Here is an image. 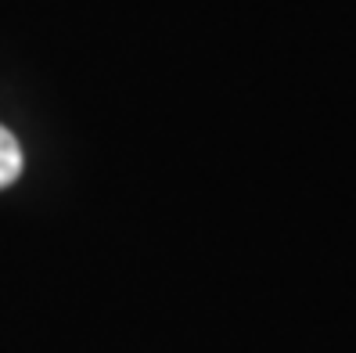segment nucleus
<instances>
[{"label":"nucleus","instance_id":"obj_1","mask_svg":"<svg viewBox=\"0 0 356 353\" xmlns=\"http://www.w3.org/2000/svg\"><path fill=\"white\" fill-rule=\"evenodd\" d=\"M18 173H22V148H18V141H15L11 130L0 127V188L15 184Z\"/></svg>","mask_w":356,"mask_h":353}]
</instances>
